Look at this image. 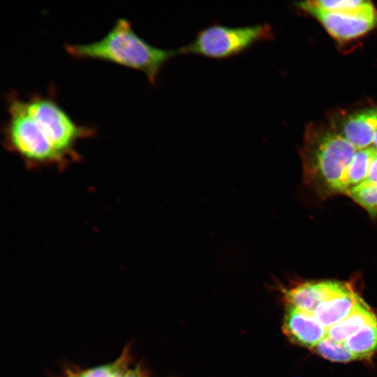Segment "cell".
<instances>
[{
	"label": "cell",
	"mask_w": 377,
	"mask_h": 377,
	"mask_svg": "<svg viewBox=\"0 0 377 377\" xmlns=\"http://www.w3.org/2000/svg\"><path fill=\"white\" fill-rule=\"evenodd\" d=\"M369 184L377 186V156L373 159L368 175L366 179L364 181Z\"/></svg>",
	"instance_id": "17"
},
{
	"label": "cell",
	"mask_w": 377,
	"mask_h": 377,
	"mask_svg": "<svg viewBox=\"0 0 377 377\" xmlns=\"http://www.w3.org/2000/svg\"><path fill=\"white\" fill-rule=\"evenodd\" d=\"M356 150L331 128L308 127L301 154L304 180L323 193H342L341 179Z\"/></svg>",
	"instance_id": "2"
},
{
	"label": "cell",
	"mask_w": 377,
	"mask_h": 377,
	"mask_svg": "<svg viewBox=\"0 0 377 377\" xmlns=\"http://www.w3.org/2000/svg\"><path fill=\"white\" fill-rule=\"evenodd\" d=\"M352 289L337 281H304L280 289L286 304L313 315L318 306Z\"/></svg>",
	"instance_id": "7"
},
{
	"label": "cell",
	"mask_w": 377,
	"mask_h": 377,
	"mask_svg": "<svg viewBox=\"0 0 377 377\" xmlns=\"http://www.w3.org/2000/svg\"><path fill=\"white\" fill-rule=\"evenodd\" d=\"M376 156H377V148L376 149Z\"/></svg>",
	"instance_id": "20"
},
{
	"label": "cell",
	"mask_w": 377,
	"mask_h": 377,
	"mask_svg": "<svg viewBox=\"0 0 377 377\" xmlns=\"http://www.w3.org/2000/svg\"><path fill=\"white\" fill-rule=\"evenodd\" d=\"M283 331L293 343L314 348L327 335V329L313 314L286 304Z\"/></svg>",
	"instance_id": "8"
},
{
	"label": "cell",
	"mask_w": 377,
	"mask_h": 377,
	"mask_svg": "<svg viewBox=\"0 0 377 377\" xmlns=\"http://www.w3.org/2000/svg\"><path fill=\"white\" fill-rule=\"evenodd\" d=\"M344 343L357 359L371 356L377 350V325L364 327L348 337Z\"/></svg>",
	"instance_id": "13"
},
{
	"label": "cell",
	"mask_w": 377,
	"mask_h": 377,
	"mask_svg": "<svg viewBox=\"0 0 377 377\" xmlns=\"http://www.w3.org/2000/svg\"><path fill=\"white\" fill-rule=\"evenodd\" d=\"M346 193L371 214H377V186L363 182L350 188Z\"/></svg>",
	"instance_id": "15"
},
{
	"label": "cell",
	"mask_w": 377,
	"mask_h": 377,
	"mask_svg": "<svg viewBox=\"0 0 377 377\" xmlns=\"http://www.w3.org/2000/svg\"><path fill=\"white\" fill-rule=\"evenodd\" d=\"M360 299L352 288L344 294L320 304L313 316L327 330L346 318L353 311Z\"/></svg>",
	"instance_id": "11"
},
{
	"label": "cell",
	"mask_w": 377,
	"mask_h": 377,
	"mask_svg": "<svg viewBox=\"0 0 377 377\" xmlns=\"http://www.w3.org/2000/svg\"><path fill=\"white\" fill-rule=\"evenodd\" d=\"M24 103L64 168L77 162L81 157L75 148L78 141L94 136L96 129L75 123L50 95L33 94Z\"/></svg>",
	"instance_id": "4"
},
{
	"label": "cell",
	"mask_w": 377,
	"mask_h": 377,
	"mask_svg": "<svg viewBox=\"0 0 377 377\" xmlns=\"http://www.w3.org/2000/svg\"><path fill=\"white\" fill-rule=\"evenodd\" d=\"M64 48L76 59L106 61L139 71L151 84H156L163 66L179 54L178 50H166L149 44L133 31L124 18L117 19L100 40L85 44H66Z\"/></svg>",
	"instance_id": "1"
},
{
	"label": "cell",
	"mask_w": 377,
	"mask_h": 377,
	"mask_svg": "<svg viewBox=\"0 0 377 377\" xmlns=\"http://www.w3.org/2000/svg\"><path fill=\"white\" fill-rule=\"evenodd\" d=\"M8 117L3 128V145L20 156L28 168L64 169L56 151L25 106L24 100L7 96Z\"/></svg>",
	"instance_id": "3"
},
{
	"label": "cell",
	"mask_w": 377,
	"mask_h": 377,
	"mask_svg": "<svg viewBox=\"0 0 377 377\" xmlns=\"http://www.w3.org/2000/svg\"><path fill=\"white\" fill-rule=\"evenodd\" d=\"M316 17L327 32L339 40H350L363 36L377 24V11L367 1L362 6L342 11L306 10Z\"/></svg>",
	"instance_id": "6"
},
{
	"label": "cell",
	"mask_w": 377,
	"mask_h": 377,
	"mask_svg": "<svg viewBox=\"0 0 377 377\" xmlns=\"http://www.w3.org/2000/svg\"><path fill=\"white\" fill-rule=\"evenodd\" d=\"M121 377H145L144 374L140 373L139 370H133V371H128L126 373H124V374Z\"/></svg>",
	"instance_id": "18"
},
{
	"label": "cell",
	"mask_w": 377,
	"mask_h": 377,
	"mask_svg": "<svg viewBox=\"0 0 377 377\" xmlns=\"http://www.w3.org/2000/svg\"><path fill=\"white\" fill-rule=\"evenodd\" d=\"M377 325V318L360 298L353 311L343 320L327 329L328 337L344 342L348 337L367 325Z\"/></svg>",
	"instance_id": "10"
},
{
	"label": "cell",
	"mask_w": 377,
	"mask_h": 377,
	"mask_svg": "<svg viewBox=\"0 0 377 377\" xmlns=\"http://www.w3.org/2000/svg\"><path fill=\"white\" fill-rule=\"evenodd\" d=\"M376 131L377 108H371L349 115L343 122L341 135L360 150L372 144Z\"/></svg>",
	"instance_id": "9"
},
{
	"label": "cell",
	"mask_w": 377,
	"mask_h": 377,
	"mask_svg": "<svg viewBox=\"0 0 377 377\" xmlns=\"http://www.w3.org/2000/svg\"><path fill=\"white\" fill-rule=\"evenodd\" d=\"M124 357H121L113 364L104 365L92 369L87 370L77 375L71 377H121L124 374Z\"/></svg>",
	"instance_id": "16"
},
{
	"label": "cell",
	"mask_w": 377,
	"mask_h": 377,
	"mask_svg": "<svg viewBox=\"0 0 377 377\" xmlns=\"http://www.w3.org/2000/svg\"><path fill=\"white\" fill-rule=\"evenodd\" d=\"M321 357L335 362H348L357 359L346 346L344 342L337 341L325 337L314 348Z\"/></svg>",
	"instance_id": "14"
},
{
	"label": "cell",
	"mask_w": 377,
	"mask_h": 377,
	"mask_svg": "<svg viewBox=\"0 0 377 377\" xmlns=\"http://www.w3.org/2000/svg\"><path fill=\"white\" fill-rule=\"evenodd\" d=\"M267 23L244 27L213 24L200 30L188 44L178 49L179 54H192L221 59L237 56L256 44L272 38Z\"/></svg>",
	"instance_id": "5"
},
{
	"label": "cell",
	"mask_w": 377,
	"mask_h": 377,
	"mask_svg": "<svg viewBox=\"0 0 377 377\" xmlns=\"http://www.w3.org/2000/svg\"><path fill=\"white\" fill-rule=\"evenodd\" d=\"M376 156L374 147H367L355 153L341 179L342 193H346L366 179L371 163Z\"/></svg>",
	"instance_id": "12"
},
{
	"label": "cell",
	"mask_w": 377,
	"mask_h": 377,
	"mask_svg": "<svg viewBox=\"0 0 377 377\" xmlns=\"http://www.w3.org/2000/svg\"><path fill=\"white\" fill-rule=\"evenodd\" d=\"M372 144H373L374 148L376 149L377 148V131L374 133Z\"/></svg>",
	"instance_id": "19"
}]
</instances>
